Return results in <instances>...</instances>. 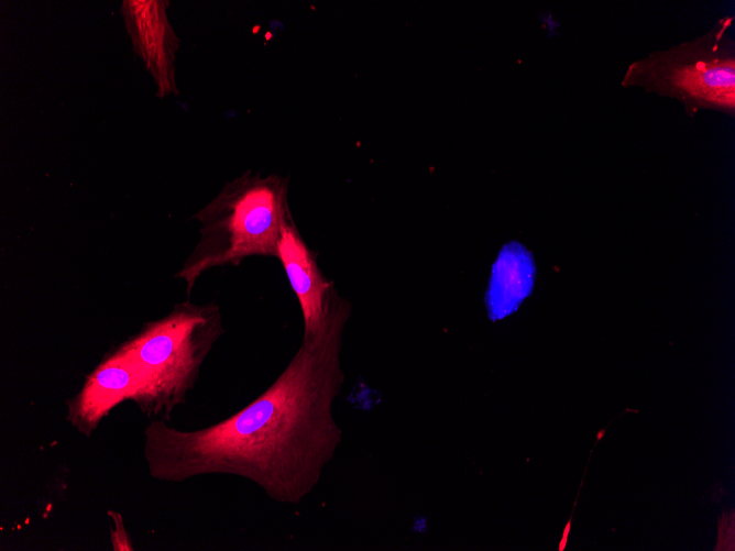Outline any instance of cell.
<instances>
[{"instance_id": "obj_1", "label": "cell", "mask_w": 735, "mask_h": 551, "mask_svg": "<svg viewBox=\"0 0 735 551\" xmlns=\"http://www.w3.org/2000/svg\"><path fill=\"white\" fill-rule=\"evenodd\" d=\"M349 312L338 297L325 330L301 341L275 381L230 417L197 430L153 419L143 432L149 475L169 483L233 475L276 503L299 505L341 442L332 405L343 384L340 350Z\"/></svg>"}, {"instance_id": "obj_2", "label": "cell", "mask_w": 735, "mask_h": 551, "mask_svg": "<svg viewBox=\"0 0 735 551\" xmlns=\"http://www.w3.org/2000/svg\"><path fill=\"white\" fill-rule=\"evenodd\" d=\"M288 190L287 177L249 169L194 216L200 236L175 274L185 282L187 295L209 269L238 266L251 256L278 257L283 229L294 220Z\"/></svg>"}, {"instance_id": "obj_8", "label": "cell", "mask_w": 735, "mask_h": 551, "mask_svg": "<svg viewBox=\"0 0 735 551\" xmlns=\"http://www.w3.org/2000/svg\"><path fill=\"white\" fill-rule=\"evenodd\" d=\"M672 82L695 98L734 107L735 64L733 59L698 62L677 69Z\"/></svg>"}, {"instance_id": "obj_6", "label": "cell", "mask_w": 735, "mask_h": 551, "mask_svg": "<svg viewBox=\"0 0 735 551\" xmlns=\"http://www.w3.org/2000/svg\"><path fill=\"white\" fill-rule=\"evenodd\" d=\"M277 260L300 306L304 324L301 341L315 339L325 330L337 295L294 220L283 229Z\"/></svg>"}, {"instance_id": "obj_7", "label": "cell", "mask_w": 735, "mask_h": 551, "mask_svg": "<svg viewBox=\"0 0 735 551\" xmlns=\"http://www.w3.org/2000/svg\"><path fill=\"white\" fill-rule=\"evenodd\" d=\"M536 267L531 254L517 242L498 253L490 278L487 307L493 318H503L518 308L531 293Z\"/></svg>"}, {"instance_id": "obj_5", "label": "cell", "mask_w": 735, "mask_h": 551, "mask_svg": "<svg viewBox=\"0 0 735 551\" xmlns=\"http://www.w3.org/2000/svg\"><path fill=\"white\" fill-rule=\"evenodd\" d=\"M164 0H124L121 15L133 51L142 59L164 98L178 95L175 59L179 40L172 27Z\"/></svg>"}, {"instance_id": "obj_3", "label": "cell", "mask_w": 735, "mask_h": 551, "mask_svg": "<svg viewBox=\"0 0 735 551\" xmlns=\"http://www.w3.org/2000/svg\"><path fill=\"white\" fill-rule=\"evenodd\" d=\"M224 331L219 305L186 300L123 342L140 377L133 400L139 409L151 419L168 421L194 389L204 362Z\"/></svg>"}, {"instance_id": "obj_4", "label": "cell", "mask_w": 735, "mask_h": 551, "mask_svg": "<svg viewBox=\"0 0 735 551\" xmlns=\"http://www.w3.org/2000/svg\"><path fill=\"white\" fill-rule=\"evenodd\" d=\"M140 388L136 366L121 346L108 352L87 375L80 390L66 400V420L89 438L109 412L124 400H134Z\"/></svg>"}]
</instances>
